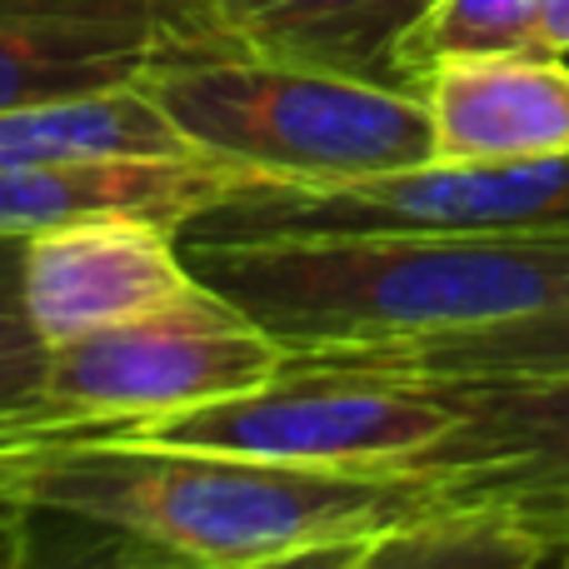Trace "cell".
Segmentation results:
<instances>
[{
	"instance_id": "cell-7",
	"label": "cell",
	"mask_w": 569,
	"mask_h": 569,
	"mask_svg": "<svg viewBox=\"0 0 569 569\" xmlns=\"http://www.w3.org/2000/svg\"><path fill=\"white\" fill-rule=\"evenodd\" d=\"M206 56H240L216 0H0V110L136 90Z\"/></svg>"
},
{
	"instance_id": "cell-9",
	"label": "cell",
	"mask_w": 569,
	"mask_h": 569,
	"mask_svg": "<svg viewBox=\"0 0 569 569\" xmlns=\"http://www.w3.org/2000/svg\"><path fill=\"white\" fill-rule=\"evenodd\" d=\"M196 284L180 230L150 216H86L40 230L20 256L26 315L50 350L130 315L176 300Z\"/></svg>"
},
{
	"instance_id": "cell-6",
	"label": "cell",
	"mask_w": 569,
	"mask_h": 569,
	"mask_svg": "<svg viewBox=\"0 0 569 569\" xmlns=\"http://www.w3.org/2000/svg\"><path fill=\"white\" fill-rule=\"evenodd\" d=\"M280 365V345L246 310L196 280L156 310L56 345L46 395L56 410L126 435L260 390Z\"/></svg>"
},
{
	"instance_id": "cell-16",
	"label": "cell",
	"mask_w": 569,
	"mask_h": 569,
	"mask_svg": "<svg viewBox=\"0 0 569 569\" xmlns=\"http://www.w3.org/2000/svg\"><path fill=\"white\" fill-rule=\"evenodd\" d=\"M16 569H216L156 535L100 515L26 505V540Z\"/></svg>"
},
{
	"instance_id": "cell-13",
	"label": "cell",
	"mask_w": 569,
	"mask_h": 569,
	"mask_svg": "<svg viewBox=\"0 0 569 569\" xmlns=\"http://www.w3.org/2000/svg\"><path fill=\"white\" fill-rule=\"evenodd\" d=\"M310 355H340V360L355 365L425 375V380H550V375H569V305L475 325V330L435 335V340L310 350Z\"/></svg>"
},
{
	"instance_id": "cell-1",
	"label": "cell",
	"mask_w": 569,
	"mask_h": 569,
	"mask_svg": "<svg viewBox=\"0 0 569 569\" xmlns=\"http://www.w3.org/2000/svg\"><path fill=\"white\" fill-rule=\"evenodd\" d=\"M186 260L284 355L435 340L569 305V230L250 240L186 246Z\"/></svg>"
},
{
	"instance_id": "cell-21",
	"label": "cell",
	"mask_w": 569,
	"mask_h": 569,
	"mask_svg": "<svg viewBox=\"0 0 569 569\" xmlns=\"http://www.w3.org/2000/svg\"><path fill=\"white\" fill-rule=\"evenodd\" d=\"M535 46L569 56V0H545L540 26H535Z\"/></svg>"
},
{
	"instance_id": "cell-5",
	"label": "cell",
	"mask_w": 569,
	"mask_h": 569,
	"mask_svg": "<svg viewBox=\"0 0 569 569\" xmlns=\"http://www.w3.org/2000/svg\"><path fill=\"white\" fill-rule=\"evenodd\" d=\"M455 425L445 380L375 370L340 355H284L276 380L236 400L136 425L110 440L236 450L325 470H405L410 475Z\"/></svg>"
},
{
	"instance_id": "cell-18",
	"label": "cell",
	"mask_w": 569,
	"mask_h": 569,
	"mask_svg": "<svg viewBox=\"0 0 569 569\" xmlns=\"http://www.w3.org/2000/svg\"><path fill=\"white\" fill-rule=\"evenodd\" d=\"M20 256H26V240L0 236V425H10V420H76V415L56 410L46 395L50 340L26 315Z\"/></svg>"
},
{
	"instance_id": "cell-23",
	"label": "cell",
	"mask_w": 569,
	"mask_h": 569,
	"mask_svg": "<svg viewBox=\"0 0 569 569\" xmlns=\"http://www.w3.org/2000/svg\"><path fill=\"white\" fill-rule=\"evenodd\" d=\"M565 565H569V550H565Z\"/></svg>"
},
{
	"instance_id": "cell-15",
	"label": "cell",
	"mask_w": 569,
	"mask_h": 569,
	"mask_svg": "<svg viewBox=\"0 0 569 569\" xmlns=\"http://www.w3.org/2000/svg\"><path fill=\"white\" fill-rule=\"evenodd\" d=\"M545 545L485 510H425L365 540L355 569H535Z\"/></svg>"
},
{
	"instance_id": "cell-20",
	"label": "cell",
	"mask_w": 569,
	"mask_h": 569,
	"mask_svg": "<svg viewBox=\"0 0 569 569\" xmlns=\"http://www.w3.org/2000/svg\"><path fill=\"white\" fill-rule=\"evenodd\" d=\"M360 550H365V540L315 545V550H295V555H280V560H260V565H246V569H355Z\"/></svg>"
},
{
	"instance_id": "cell-4",
	"label": "cell",
	"mask_w": 569,
	"mask_h": 569,
	"mask_svg": "<svg viewBox=\"0 0 569 569\" xmlns=\"http://www.w3.org/2000/svg\"><path fill=\"white\" fill-rule=\"evenodd\" d=\"M569 230V156L430 160L345 186H246L180 226V246L315 236H535Z\"/></svg>"
},
{
	"instance_id": "cell-8",
	"label": "cell",
	"mask_w": 569,
	"mask_h": 569,
	"mask_svg": "<svg viewBox=\"0 0 569 569\" xmlns=\"http://www.w3.org/2000/svg\"><path fill=\"white\" fill-rule=\"evenodd\" d=\"M445 385L455 425L410 470L430 510L500 515L545 550H569V375Z\"/></svg>"
},
{
	"instance_id": "cell-12",
	"label": "cell",
	"mask_w": 569,
	"mask_h": 569,
	"mask_svg": "<svg viewBox=\"0 0 569 569\" xmlns=\"http://www.w3.org/2000/svg\"><path fill=\"white\" fill-rule=\"evenodd\" d=\"M430 6L435 0H216L240 56L390 90H415L405 40Z\"/></svg>"
},
{
	"instance_id": "cell-17",
	"label": "cell",
	"mask_w": 569,
	"mask_h": 569,
	"mask_svg": "<svg viewBox=\"0 0 569 569\" xmlns=\"http://www.w3.org/2000/svg\"><path fill=\"white\" fill-rule=\"evenodd\" d=\"M545 0H435L425 20L405 40V70L420 90L425 70L455 56H500V50H540L535 26H540Z\"/></svg>"
},
{
	"instance_id": "cell-24",
	"label": "cell",
	"mask_w": 569,
	"mask_h": 569,
	"mask_svg": "<svg viewBox=\"0 0 569 569\" xmlns=\"http://www.w3.org/2000/svg\"><path fill=\"white\" fill-rule=\"evenodd\" d=\"M10 425H20V420H10Z\"/></svg>"
},
{
	"instance_id": "cell-3",
	"label": "cell",
	"mask_w": 569,
	"mask_h": 569,
	"mask_svg": "<svg viewBox=\"0 0 569 569\" xmlns=\"http://www.w3.org/2000/svg\"><path fill=\"white\" fill-rule=\"evenodd\" d=\"M140 90L186 150L260 186H345L435 160L430 116L415 90L260 56L176 60L150 70Z\"/></svg>"
},
{
	"instance_id": "cell-19",
	"label": "cell",
	"mask_w": 569,
	"mask_h": 569,
	"mask_svg": "<svg viewBox=\"0 0 569 569\" xmlns=\"http://www.w3.org/2000/svg\"><path fill=\"white\" fill-rule=\"evenodd\" d=\"M110 430L86 420H20L0 425V505H26V485L36 475L40 455L70 440H106Z\"/></svg>"
},
{
	"instance_id": "cell-2",
	"label": "cell",
	"mask_w": 569,
	"mask_h": 569,
	"mask_svg": "<svg viewBox=\"0 0 569 569\" xmlns=\"http://www.w3.org/2000/svg\"><path fill=\"white\" fill-rule=\"evenodd\" d=\"M26 505L120 520L216 569H246L315 545L375 540L430 510L405 470H325L236 450L70 440L40 455Z\"/></svg>"
},
{
	"instance_id": "cell-11",
	"label": "cell",
	"mask_w": 569,
	"mask_h": 569,
	"mask_svg": "<svg viewBox=\"0 0 569 569\" xmlns=\"http://www.w3.org/2000/svg\"><path fill=\"white\" fill-rule=\"evenodd\" d=\"M236 186H246V176L196 150L10 166L0 170V236L30 240L86 216H150L180 230Z\"/></svg>"
},
{
	"instance_id": "cell-10",
	"label": "cell",
	"mask_w": 569,
	"mask_h": 569,
	"mask_svg": "<svg viewBox=\"0 0 569 569\" xmlns=\"http://www.w3.org/2000/svg\"><path fill=\"white\" fill-rule=\"evenodd\" d=\"M435 160H545L569 156V66L555 50L455 56L425 70Z\"/></svg>"
},
{
	"instance_id": "cell-22",
	"label": "cell",
	"mask_w": 569,
	"mask_h": 569,
	"mask_svg": "<svg viewBox=\"0 0 569 569\" xmlns=\"http://www.w3.org/2000/svg\"><path fill=\"white\" fill-rule=\"evenodd\" d=\"M26 540V505H0V569H16Z\"/></svg>"
},
{
	"instance_id": "cell-14",
	"label": "cell",
	"mask_w": 569,
	"mask_h": 569,
	"mask_svg": "<svg viewBox=\"0 0 569 569\" xmlns=\"http://www.w3.org/2000/svg\"><path fill=\"white\" fill-rule=\"evenodd\" d=\"M106 156H190V150L140 86L86 100H56V106L0 110V170Z\"/></svg>"
}]
</instances>
